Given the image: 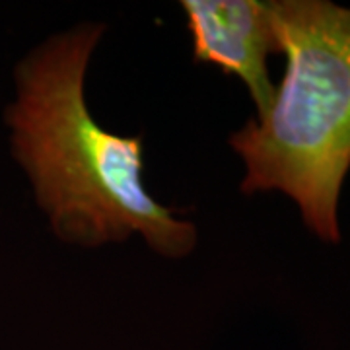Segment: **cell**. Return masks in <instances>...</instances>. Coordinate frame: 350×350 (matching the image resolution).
<instances>
[{
  "label": "cell",
  "mask_w": 350,
  "mask_h": 350,
  "mask_svg": "<svg viewBox=\"0 0 350 350\" xmlns=\"http://www.w3.org/2000/svg\"><path fill=\"white\" fill-rule=\"evenodd\" d=\"M286 70L275 100L230 137L245 163L241 191H280L304 224L340 241L338 197L350 170V8L329 0H271Z\"/></svg>",
  "instance_id": "7a4b0ae2"
},
{
  "label": "cell",
  "mask_w": 350,
  "mask_h": 350,
  "mask_svg": "<svg viewBox=\"0 0 350 350\" xmlns=\"http://www.w3.org/2000/svg\"><path fill=\"white\" fill-rule=\"evenodd\" d=\"M101 33V24L76 25L18 63L4 115L14 158L64 243L100 247L140 236L162 257H187L197 228L146 191L142 137L115 135L88 109L84 80Z\"/></svg>",
  "instance_id": "6da1fadb"
},
{
  "label": "cell",
  "mask_w": 350,
  "mask_h": 350,
  "mask_svg": "<svg viewBox=\"0 0 350 350\" xmlns=\"http://www.w3.org/2000/svg\"><path fill=\"white\" fill-rule=\"evenodd\" d=\"M181 10L187 18L193 59L238 76L250 92L257 115H262L276 92L267 61L271 55H280L269 2L183 0Z\"/></svg>",
  "instance_id": "3957f363"
}]
</instances>
